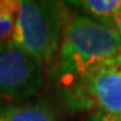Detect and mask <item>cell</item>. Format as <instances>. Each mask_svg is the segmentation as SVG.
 <instances>
[{
    "label": "cell",
    "mask_w": 121,
    "mask_h": 121,
    "mask_svg": "<svg viewBox=\"0 0 121 121\" xmlns=\"http://www.w3.org/2000/svg\"><path fill=\"white\" fill-rule=\"evenodd\" d=\"M116 60H121V41L112 27L79 13L69 14L56 57V77L62 93Z\"/></svg>",
    "instance_id": "cell-1"
},
{
    "label": "cell",
    "mask_w": 121,
    "mask_h": 121,
    "mask_svg": "<svg viewBox=\"0 0 121 121\" xmlns=\"http://www.w3.org/2000/svg\"><path fill=\"white\" fill-rule=\"evenodd\" d=\"M69 13L67 4L52 0H20L10 42L43 67L56 59Z\"/></svg>",
    "instance_id": "cell-2"
},
{
    "label": "cell",
    "mask_w": 121,
    "mask_h": 121,
    "mask_svg": "<svg viewBox=\"0 0 121 121\" xmlns=\"http://www.w3.org/2000/svg\"><path fill=\"white\" fill-rule=\"evenodd\" d=\"M62 95L70 109L93 111L91 116L121 115V60L95 69Z\"/></svg>",
    "instance_id": "cell-3"
},
{
    "label": "cell",
    "mask_w": 121,
    "mask_h": 121,
    "mask_svg": "<svg viewBox=\"0 0 121 121\" xmlns=\"http://www.w3.org/2000/svg\"><path fill=\"white\" fill-rule=\"evenodd\" d=\"M43 82V65L36 58L10 41L0 42V101H26L41 90Z\"/></svg>",
    "instance_id": "cell-4"
},
{
    "label": "cell",
    "mask_w": 121,
    "mask_h": 121,
    "mask_svg": "<svg viewBox=\"0 0 121 121\" xmlns=\"http://www.w3.org/2000/svg\"><path fill=\"white\" fill-rule=\"evenodd\" d=\"M0 121H59L52 106L43 100H26L0 106Z\"/></svg>",
    "instance_id": "cell-5"
},
{
    "label": "cell",
    "mask_w": 121,
    "mask_h": 121,
    "mask_svg": "<svg viewBox=\"0 0 121 121\" xmlns=\"http://www.w3.org/2000/svg\"><path fill=\"white\" fill-rule=\"evenodd\" d=\"M65 4L67 6L78 9L79 14L112 29L116 14L121 9V0H80L67 1Z\"/></svg>",
    "instance_id": "cell-6"
},
{
    "label": "cell",
    "mask_w": 121,
    "mask_h": 121,
    "mask_svg": "<svg viewBox=\"0 0 121 121\" xmlns=\"http://www.w3.org/2000/svg\"><path fill=\"white\" fill-rule=\"evenodd\" d=\"M20 0H0V42L10 41L17 19Z\"/></svg>",
    "instance_id": "cell-7"
},
{
    "label": "cell",
    "mask_w": 121,
    "mask_h": 121,
    "mask_svg": "<svg viewBox=\"0 0 121 121\" xmlns=\"http://www.w3.org/2000/svg\"><path fill=\"white\" fill-rule=\"evenodd\" d=\"M89 121H121V115H117V116H91Z\"/></svg>",
    "instance_id": "cell-8"
},
{
    "label": "cell",
    "mask_w": 121,
    "mask_h": 121,
    "mask_svg": "<svg viewBox=\"0 0 121 121\" xmlns=\"http://www.w3.org/2000/svg\"><path fill=\"white\" fill-rule=\"evenodd\" d=\"M114 30L117 32V35L120 37V41H121V9L120 11L116 14V17H115L114 21Z\"/></svg>",
    "instance_id": "cell-9"
}]
</instances>
